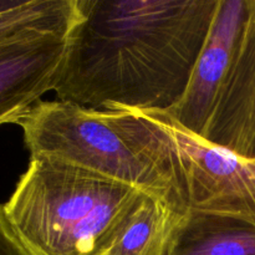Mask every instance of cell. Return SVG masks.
Segmentation results:
<instances>
[{
	"label": "cell",
	"instance_id": "7",
	"mask_svg": "<svg viewBox=\"0 0 255 255\" xmlns=\"http://www.w3.org/2000/svg\"><path fill=\"white\" fill-rule=\"evenodd\" d=\"M67 35H39L0 46V126L19 124L54 90Z\"/></svg>",
	"mask_w": 255,
	"mask_h": 255
},
{
	"label": "cell",
	"instance_id": "1",
	"mask_svg": "<svg viewBox=\"0 0 255 255\" xmlns=\"http://www.w3.org/2000/svg\"><path fill=\"white\" fill-rule=\"evenodd\" d=\"M219 0H77L52 91L94 110L168 112L181 101Z\"/></svg>",
	"mask_w": 255,
	"mask_h": 255
},
{
	"label": "cell",
	"instance_id": "9",
	"mask_svg": "<svg viewBox=\"0 0 255 255\" xmlns=\"http://www.w3.org/2000/svg\"><path fill=\"white\" fill-rule=\"evenodd\" d=\"M77 17V0H15L0 11V46L39 35L69 34Z\"/></svg>",
	"mask_w": 255,
	"mask_h": 255
},
{
	"label": "cell",
	"instance_id": "8",
	"mask_svg": "<svg viewBox=\"0 0 255 255\" xmlns=\"http://www.w3.org/2000/svg\"><path fill=\"white\" fill-rule=\"evenodd\" d=\"M159 255H255V227L208 212L174 216Z\"/></svg>",
	"mask_w": 255,
	"mask_h": 255
},
{
	"label": "cell",
	"instance_id": "11",
	"mask_svg": "<svg viewBox=\"0 0 255 255\" xmlns=\"http://www.w3.org/2000/svg\"><path fill=\"white\" fill-rule=\"evenodd\" d=\"M0 255H34L10 222L4 204H0Z\"/></svg>",
	"mask_w": 255,
	"mask_h": 255
},
{
	"label": "cell",
	"instance_id": "2",
	"mask_svg": "<svg viewBox=\"0 0 255 255\" xmlns=\"http://www.w3.org/2000/svg\"><path fill=\"white\" fill-rule=\"evenodd\" d=\"M30 157H47L143 192L174 216L188 212V186L173 137L134 110L39 101L19 124Z\"/></svg>",
	"mask_w": 255,
	"mask_h": 255
},
{
	"label": "cell",
	"instance_id": "4",
	"mask_svg": "<svg viewBox=\"0 0 255 255\" xmlns=\"http://www.w3.org/2000/svg\"><path fill=\"white\" fill-rule=\"evenodd\" d=\"M146 114L176 142L188 186V211L236 217L255 227V158L191 133L163 112Z\"/></svg>",
	"mask_w": 255,
	"mask_h": 255
},
{
	"label": "cell",
	"instance_id": "6",
	"mask_svg": "<svg viewBox=\"0 0 255 255\" xmlns=\"http://www.w3.org/2000/svg\"><path fill=\"white\" fill-rule=\"evenodd\" d=\"M203 138L239 156L255 158V0H248L233 60Z\"/></svg>",
	"mask_w": 255,
	"mask_h": 255
},
{
	"label": "cell",
	"instance_id": "5",
	"mask_svg": "<svg viewBox=\"0 0 255 255\" xmlns=\"http://www.w3.org/2000/svg\"><path fill=\"white\" fill-rule=\"evenodd\" d=\"M248 0H219L211 31L181 101L168 112L174 122L203 137L219 90L233 60Z\"/></svg>",
	"mask_w": 255,
	"mask_h": 255
},
{
	"label": "cell",
	"instance_id": "12",
	"mask_svg": "<svg viewBox=\"0 0 255 255\" xmlns=\"http://www.w3.org/2000/svg\"><path fill=\"white\" fill-rule=\"evenodd\" d=\"M15 2V0H0V11L1 10L7 9V7L12 6Z\"/></svg>",
	"mask_w": 255,
	"mask_h": 255
},
{
	"label": "cell",
	"instance_id": "3",
	"mask_svg": "<svg viewBox=\"0 0 255 255\" xmlns=\"http://www.w3.org/2000/svg\"><path fill=\"white\" fill-rule=\"evenodd\" d=\"M147 197L81 167L30 157L4 208L34 255H105Z\"/></svg>",
	"mask_w": 255,
	"mask_h": 255
},
{
	"label": "cell",
	"instance_id": "10",
	"mask_svg": "<svg viewBox=\"0 0 255 255\" xmlns=\"http://www.w3.org/2000/svg\"><path fill=\"white\" fill-rule=\"evenodd\" d=\"M174 214L147 197L126 231L105 255H159Z\"/></svg>",
	"mask_w": 255,
	"mask_h": 255
}]
</instances>
